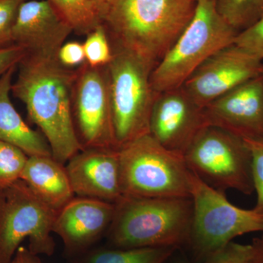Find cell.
Here are the masks:
<instances>
[{
	"label": "cell",
	"instance_id": "cell-33",
	"mask_svg": "<svg viewBox=\"0 0 263 263\" xmlns=\"http://www.w3.org/2000/svg\"><path fill=\"white\" fill-rule=\"evenodd\" d=\"M180 249H181L175 251L174 253L171 255L166 263H193L184 254L180 251Z\"/></svg>",
	"mask_w": 263,
	"mask_h": 263
},
{
	"label": "cell",
	"instance_id": "cell-12",
	"mask_svg": "<svg viewBox=\"0 0 263 263\" xmlns=\"http://www.w3.org/2000/svg\"><path fill=\"white\" fill-rule=\"evenodd\" d=\"M207 126L203 108L182 86L157 93L149 120V134L164 148L183 155Z\"/></svg>",
	"mask_w": 263,
	"mask_h": 263
},
{
	"label": "cell",
	"instance_id": "cell-24",
	"mask_svg": "<svg viewBox=\"0 0 263 263\" xmlns=\"http://www.w3.org/2000/svg\"><path fill=\"white\" fill-rule=\"evenodd\" d=\"M252 155V179L257 202L254 208L263 215V139H243Z\"/></svg>",
	"mask_w": 263,
	"mask_h": 263
},
{
	"label": "cell",
	"instance_id": "cell-8",
	"mask_svg": "<svg viewBox=\"0 0 263 263\" xmlns=\"http://www.w3.org/2000/svg\"><path fill=\"white\" fill-rule=\"evenodd\" d=\"M189 171L209 186L224 193L254 192L252 155L240 137L214 126H205L183 155Z\"/></svg>",
	"mask_w": 263,
	"mask_h": 263
},
{
	"label": "cell",
	"instance_id": "cell-14",
	"mask_svg": "<svg viewBox=\"0 0 263 263\" xmlns=\"http://www.w3.org/2000/svg\"><path fill=\"white\" fill-rule=\"evenodd\" d=\"M78 197L116 204L123 197L119 149L84 148L65 166Z\"/></svg>",
	"mask_w": 263,
	"mask_h": 263
},
{
	"label": "cell",
	"instance_id": "cell-31",
	"mask_svg": "<svg viewBox=\"0 0 263 263\" xmlns=\"http://www.w3.org/2000/svg\"><path fill=\"white\" fill-rule=\"evenodd\" d=\"M251 245L252 254L249 263H263V242L260 238H254Z\"/></svg>",
	"mask_w": 263,
	"mask_h": 263
},
{
	"label": "cell",
	"instance_id": "cell-23",
	"mask_svg": "<svg viewBox=\"0 0 263 263\" xmlns=\"http://www.w3.org/2000/svg\"><path fill=\"white\" fill-rule=\"evenodd\" d=\"M84 45L86 63L91 67H106L114 51L106 29L103 24L86 36Z\"/></svg>",
	"mask_w": 263,
	"mask_h": 263
},
{
	"label": "cell",
	"instance_id": "cell-2",
	"mask_svg": "<svg viewBox=\"0 0 263 263\" xmlns=\"http://www.w3.org/2000/svg\"><path fill=\"white\" fill-rule=\"evenodd\" d=\"M197 0H114L103 19L110 42L156 66L195 14Z\"/></svg>",
	"mask_w": 263,
	"mask_h": 263
},
{
	"label": "cell",
	"instance_id": "cell-16",
	"mask_svg": "<svg viewBox=\"0 0 263 263\" xmlns=\"http://www.w3.org/2000/svg\"><path fill=\"white\" fill-rule=\"evenodd\" d=\"M116 204L90 198L74 197L57 212L53 233L61 238L66 249L79 252L88 248L108 230Z\"/></svg>",
	"mask_w": 263,
	"mask_h": 263
},
{
	"label": "cell",
	"instance_id": "cell-20",
	"mask_svg": "<svg viewBox=\"0 0 263 263\" xmlns=\"http://www.w3.org/2000/svg\"><path fill=\"white\" fill-rule=\"evenodd\" d=\"M177 249L173 247L102 249L90 254L86 263H166Z\"/></svg>",
	"mask_w": 263,
	"mask_h": 263
},
{
	"label": "cell",
	"instance_id": "cell-10",
	"mask_svg": "<svg viewBox=\"0 0 263 263\" xmlns=\"http://www.w3.org/2000/svg\"><path fill=\"white\" fill-rule=\"evenodd\" d=\"M72 111L83 148L118 149L114 134L108 66L77 68L72 90Z\"/></svg>",
	"mask_w": 263,
	"mask_h": 263
},
{
	"label": "cell",
	"instance_id": "cell-3",
	"mask_svg": "<svg viewBox=\"0 0 263 263\" xmlns=\"http://www.w3.org/2000/svg\"><path fill=\"white\" fill-rule=\"evenodd\" d=\"M190 197H123L108 230L115 248L187 245L193 219Z\"/></svg>",
	"mask_w": 263,
	"mask_h": 263
},
{
	"label": "cell",
	"instance_id": "cell-4",
	"mask_svg": "<svg viewBox=\"0 0 263 263\" xmlns=\"http://www.w3.org/2000/svg\"><path fill=\"white\" fill-rule=\"evenodd\" d=\"M238 33L219 13L216 0H197L191 22L152 70V88L160 93L181 87L209 57L234 44Z\"/></svg>",
	"mask_w": 263,
	"mask_h": 263
},
{
	"label": "cell",
	"instance_id": "cell-28",
	"mask_svg": "<svg viewBox=\"0 0 263 263\" xmlns=\"http://www.w3.org/2000/svg\"><path fill=\"white\" fill-rule=\"evenodd\" d=\"M57 60L64 67L76 69L86 62L84 45L79 41H69L64 43L59 50Z\"/></svg>",
	"mask_w": 263,
	"mask_h": 263
},
{
	"label": "cell",
	"instance_id": "cell-25",
	"mask_svg": "<svg viewBox=\"0 0 263 263\" xmlns=\"http://www.w3.org/2000/svg\"><path fill=\"white\" fill-rule=\"evenodd\" d=\"M27 0H0V48L13 44L12 32L19 9Z\"/></svg>",
	"mask_w": 263,
	"mask_h": 263
},
{
	"label": "cell",
	"instance_id": "cell-27",
	"mask_svg": "<svg viewBox=\"0 0 263 263\" xmlns=\"http://www.w3.org/2000/svg\"><path fill=\"white\" fill-rule=\"evenodd\" d=\"M252 245L231 242L214 252L201 263H249Z\"/></svg>",
	"mask_w": 263,
	"mask_h": 263
},
{
	"label": "cell",
	"instance_id": "cell-19",
	"mask_svg": "<svg viewBox=\"0 0 263 263\" xmlns=\"http://www.w3.org/2000/svg\"><path fill=\"white\" fill-rule=\"evenodd\" d=\"M72 32L86 36L103 24L94 0H48Z\"/></svg>",
	"mask_w": 263,
	"mask_h": 263
},
{
	"label": "cell",
	"instance_id": "cell-18",
	"mask_svg": "<svg viewBox=\"0 0 263 263\" xmlns=\"http://www.w3.org/2000/svg\"><path fill=\"white\" fill-rule=\"evenodd\" d=\"M18 66L10 68L0 79V141L8 142L30 156L51 155L42 133L29 127L10 100L13 78Z\"/></svg>",
	"mask_w": 263,
	"mask_h": 263
},
{
	"label": "cell",
	"instance_id": "cell-34",
	"mask_svg": "<svg viewBox=\"0 0 263 263\" xmlns=\"http://www.w3.org/2000/svg\"><path fill=\"white\" fill-rule=\"evenodd\" d=\"M260 239H261V240H262V241L263 242V235H262V237H261Z\"/></svg>",
	"mask_w": 263,
	"mask_h": 263
},
{
	"label": "cell",
	"instance_id": "cell-9",
	"mask_svg": "<svg viewBox=\"0 0 263 263\" xmlns=\"http://www.w3.org/2000/svg\"><path fill=\"white\" fill-rule=\"evenodd\" d=\"M57 211L45 203L23 180L0 190V263H10L29 238L32 253L51 256Z\"/></svg>",
	"mask_w": 263,
	"mask_h": 263
},
{
	"label": "cell",
	"instance_id": "cell-13",
	"mask_svg": "<svg viewBox=\"0 0 263 263\" xmlns=\"http://www.w3.org/2000/svg\"><path fill=\"white\" fill-rule=\"evenodd\" d=\"M203 112L207 125L242 139H263V72L216 99Z\"/></svg>",
	"mask_w": 263,
	"mask_h": 263
},
{
	"label": "cell",
	"instance_id": "cell-11",
	"mask_svg": "<svg viewBox=\"0 0 263 263\" xmlns=\"http://www.w3.org/2000/svg\"><path fill=\"white\" fill-rule=\"evenodd\" d=\"M263 72V62L235 44L205 60L182 85L201 108Z\"/></svg>",
	"mask_w": 263,
	"mask_h": 263
},
{
	"label": "cell",
	"instance_id": "cell-6",
	"mask_svg": "<svg viewBox=\"0 0 263 263\" xmlns=\"http://www.w3.org/2000/svg\"><path fill=\"white\" fill-rule=\"evenodd\" d=\"M123 196L190 197L183 155L170 151L149 133L119 149Z\"/></svg>",
	"mask_w": 263,
	"mask_h": 263
},
{
	"label": "cell",
	"instance_id": "cell-22",
	"mask_svg": "<svg viewBox=\"0 0 263 263\" xmlns=\"http://www.w3.org/2000/svg\"><path fill=\"white\" fill-rule=\"evenodd\" d=\"M28 159L18 147L0 141V190L21 179Z\"/></svg>",
	"mask_w": 263,
	"mask_h": 263
},
{
	"label": "cell",
	"instance_id": "cell-30",
	"mask_svg": "<svg viewBox=\"0 0 263 263\" xmlns=\"http://www.w3.org/2000/svg\"><path fill=\"white\" fill-rule=\"evenodd\" d=\"M10 263H43L39 255L32 253L29 249L20 247Z\"/></svg>",
	"mask_w": 263,
	"mask_h": 263
},
{
	"label": "cell",
	"instance_id": "cell-32",
	"mask_svg": "<svg viewBox=\"0 0 263 263\" xmlns=\"http://www.w3.org/2000/svg\"><path fill=\"white\" fill-rule=\"evenodd\" d=\"M94 1L103 22L104 16L106 14L107 11L114 0H94Z\"/></svg>",
	"mask_w": 263,
	"mask_h": 263
},
{
	"label": "cell",
	"instance_id": "cell-7",
	"mask_svg": "<svg viewBox=\"0 0 263 263\" xmlns=\"http://www.w3.org/2000/svg\"><path fill=\"white\" fill-rule=\"evenodd\" d=\"M189 183L193 211L187 245L201 262L237 237L263 232L262 214L235 206L190 171Z\"/></svg>",
	"mask_w": 263,
	"mask_h": 263
},
{
	"label": "cell",
	"instance_id": "cell-21",
	"mask_svg": "<svg viewBox=\"0 0 263 263\" xmlns=\"http://www.w3.org/2000/svg\"><path fill=\"white\" fill-rule=\"evenodd\" d=\"M223 18L238 32L263 18V0H216Z\"/></svg>",
	"mask_w": 263,
	"mask_h": 263
},
{
	"label": "cell",
	"instance_id": "cell-5",
	"mask_svg": "<svg viewBox=\"0 0 263 263\" xmlns=\"http://www.w3.org/2000/svg\"><path fill=\"white\" fill-rule=\"evenodd\" d=\"M111 43V42H110ZM108 65L114 134L118 149L149 133L157 92L151 84L155 66L129 50L112 44Z\"/></svg>",
	"mask_w": 263,
	"mask_h": 263
},
{
	"label": "cell",
	"instance_id": "cell-26",
	"mask_svg": "<svg viewBox=\"0 0 263 263\" xmlns=\"http://www.w3.org/2000/svg\"><path fill=\"white\" fill-rule=\"evenodd\" d=\"M235 44L263 62V18L238 32Z\"/></svg>",
	"mask_w": 263,
	"mask_h": 263
},
{
	"label": "cell",
	"instance_id": "cell-1",
	"mask_svg": "<svg viewBox=\"0 0 263 263\" xmlns=\"http://www.w3.org/2000/svg\"><path fill=\"white\" fill-rule=\"evenodd\" d=\"M17 68L11 92L25 105L29 119L49 144L52 157L65 164L84 149L72 111L77 68L64 67L57 57L29 53Z\"/></svg>",
	"mask_w": 263,
	"mask_h": 263
},
{
	"label": "cell",
	"instance_id": "cell-29",
	"mask_svg": "<svg viewBox=\"0 0 263 263\" xmlns=\"http://www.w3.org/2000/svg\"><path fill=\"white\" fill-rule=\"evenodd\" d=\"M27 54L25 48L17 44L0 48V79L10 68L18 66Z\"/></svg>",
	"mask_w": 263,
	"mask_h": 263
},
{
	"label": "cell",
	"instance_id": "cell-17",
	"mask_svg": "<svg viewBox=\"0 0 263 263\" xmlns=\"http://www.w3.org/2000/svg\"><path fill=\"white\" fill-rule=\"evenodd\" d=\"M21 179L57 212L75 197L65 166L52 156L29 157Z\"/></svg>",
	"mask_w": 263,
	"mask_h": 263
},
{
	"label": "cell",
	"instance_id": "cell-15",
	"mask_svg": "<svg viewBox=\"0 0 263 263\" xmlns=\"http://www.w3.org/2000/svg\"><path fill=\"white\" fill-rule=\"evenodd\" d=\"M72 30L48 0L24 2L12 32V41L27 53L57 57Z\"/></svg>",
	"mask_w": 263,
	"mask_h": 263
}]
</instances>
